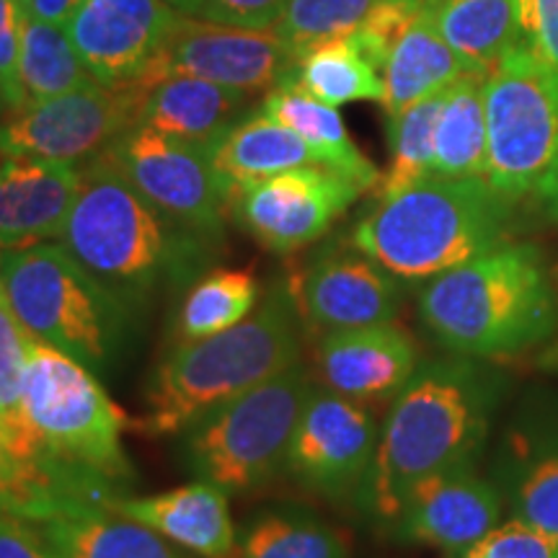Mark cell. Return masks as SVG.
I'll use <instances>...</instances> for the list:
<instances>
[{"label":"cell","mask_w":558,"mask_h":558,"mask_svg":"<svg viewBox=\"0 0 558 558\" xmlns=\"http://www.w3.org/2000/svg\"><path fill=\"white\" fill-rule=\"evenodd\" d=\"M58 241L132 311L166 284L184 282L213 243L160 213L104 156L83 163Z\"/></svg>","instance_id":"cell-1"},{"label":"cell","mask_w":558,"mask_h":558,"mask_svg":"<svg viewBox=\"0 0 558 558\" xmlns=\"http://www.w3.org/2000/svg\"><path fill=\"white\" fill-rule=\"evenodd\" d=\"M418 318L460 357H512L554 337L558 303L541 251L507 241L427 279Z\"/></svg>","instance_id":"cell-2"},{"label":"cell","mask_w":558,"mask_h":558,"mask_svg":"<svg viewBox=\"0 0 558 558\" xmlns=\"http://www.w3.org/2000/svg\"><path fill=\"white\" fill-rule=\"evenodd\" d=\"M300 316L288 284H271L241 324L179 341L148 388V411L132 422L143 435H181L213 409L300 362Z\"/></svg>","instance_id":"cell-3"},{"label":"cell","mask_w":558,"mask_h":558,"mask_svg":"<svg viewBox=\"0 0 558 558\" xmlns=\"http://www.w3.org/2000/svg\"><path fill=\"white\" fill-rule=\"evenodd\" d=\"M486 432V390L469 362H432L393 399L360 499L375 518H399L411 488L473 463Z\"/></svg>","instance_id":"cell-4"},{"label":"cell","mask_w":558,"mask_h":558,"mask_svg":"<svg viewBox=\"0 0 558 558\" xmlns=\"http://www.w3.org/2000/svg\"><path fill=\"white\" fill-rule=\"evenodd\" d=\"M26 414L47 465L70 501L109 507L124 497L132 465L122 445L130 416L86 365L34 339L26 362Z\"/></svg>","instance_id":"cell-5"},{"label":"cell","mask_w":558,"mask_h":558,"mask_svg":"<svg viewBox=\"0 0 558 558\" xmlns=\"http://www.w3.org/2000/svg\"><path fill=\"white\" fill-rule=\"evenodd\" d=\"M512 205L486 179L429 177L369 209L352 246L401 282H427L507 243Z\"/></svg>","instance_id":"cell-6"},{"label":"cell","mask_w":558,"mask_h":558,"mask_svg":"<svg viewBox=\"0 0 558 558\" xmlns=\"http://www.w3.org/2000/svg\"><path fill=\"white\" fill-rule=\"evenodd\" d=\"M0 288L13 316L34 339L107 375L122 354L132 311L62 243L3 248Z\"/></svg>","instance_id":"cell-7"},{"label":"cell","mask_w":558,"mask_h":558,"mask_svg":"<svg viewBox=\"0 0 558 558\" xmlns=\"http://www.w3.org/2000/svg\"><path fill=\"white\" fill-rule=\"evenodd\" d=\"M303 362L259 383L194 422L184 435V463L194 476L243 494L284 469L303 409L313 396Z\"/></svg>","instance_id":"cell-8"},{"label":"cell","mask_w":558,"mask_h":558,"mask_svg":"<svg viewBox=\"0 0 558 558\" xmlns=\"http://www.w3.org/2000/svg\"><path fill=\"white\" fill-rule=\"evenodd\" d=\"M484 104L488 186L543 199L558 184V78L518 41L486 75Z\"/></svg>","instance_id":"cell-9"},{"label":"cell","mask_w":558,"mask_h":558,"mask_svg":"<svg viewBox=\"0 0 558 558\" xmlns=\"http://www.w3.org/2000/svg\"><path fill=\"white\" fill-rule=\"evenodd\" d=\"M101 156L160 213L202 239L220 241L230 192L215 171L207 145L135 124Z\"/></svg>","instance_id":"cell-10"},{"label":"cell","mask_w":558,"mask_h":558,"mask_svg":"<svg viewBox=\"0 0 558 558\" xmlns=\"http://www.w3.org/2000/svg\"><path fill=\"white\" fill-rule=\"evenodd\" d=\"M137 114V88H109L90 81L70 94L11 111L0 128V153L81 166L135 128Z\"/></svg>","instance_id":"cell-11"},{"label":"cell","mask_w":558,"mask_h":558,"mask_svg":"<svg viewBox=\"0 0 558 558\" xmlns=\"http://www.w3.org/2000/svg\"><path fill=\"white\" fill-rule=\"evenodd\" d=\"M360 194L341 173L303 166L233 186L228 213L259 246L292 254L329 233Z\"/></svg>","instance_id":"cell-12"},{"label":"cell","mask_w":558,"mask_h":558,"mask_svg":"<svg viewBox=\"0 0 558 558\" xmlns=\"http://www.w3.org/2000/svg\"><path fill=\"white\" fill-rule=\"evenodd\" d=\"M295 62L275 29L207 24L181 13L143 86L166 75H194L251 96L282 86Z\"/></svg>","instance_id":"cell-13"},{"label":"cell","mask_w":558,"mask_h":558,"mask_svg":"<svg viewBox=\"0 0 558 558\" xmlns=\"http://www.w3.org/2000/svg\"><path fill=\"white\" fill-rule=\"evenodd\" d=\"M378 439V424L365 403L316 388L292 435L284 469L320 497L347 499L365 488Z\"/></svg>","instance_id":"cell-14"},{"label":"cell","mask_w":558,"mask_h":558,"mask_svg":"<svg viewBox=\"0 0 558 558\" xmlns=\"http://www.w3.org/2000/svg\"><path fill=\"white\" fill-rule=\"evenodd\" d=\"M179 16L166 0H83L65 32L90 78L109 88H137Z\"/></svg>","instance_id":"cell-15"},{"label":"cell","mask_w":558,"mask_h":558,"mask_svg":"<svg viewBox=\"0 0 558 558\" xmlns=\"http://www.w3.org/2000/svg\"><path fill=\"white\" fill-rule=\"evenodd\" d=\"M288 288L300 324L316 337L388 324L403 303L401 279L360 248L316 256L290 277Z\"/></svg>","instance_id":"cell-16"},{"label":"cell","mask_w":558,"mask_h":558,"mask_svg":"<svg viewBox=\"0 0 558 558\" xmlns=\"http://www.w3.org/2000/svg\"><path fill=\"white\" fill-rule=\"evenodd\" d=\"M499 514L497 488L473 471V463H460L411 488L390 533L416 546L469 550L497 527Z\"/></svg>","instance_id":"cell-17"},{"label":"cell","mask_w":558,"mask_h":558,"mask_svg":"<svg viewBox=\"0 0 558 558\" xmlns=\"http://www.w3.org/2000/svg\"><path fill=\"white\" fill-rule=\"evenodd\" d=\"M313 365L320 383L357 403L396 399L418 369V347L399 324L362 326L318 337Z\"/></svg>","instance_id":"cell-18"},{"label":"cell","mask_w":558,"mask_h":558,"mask_svg":"<svg viewBox=\"0 0 558 558\" xmlns=\"http://www.w3.org/2000/svg\"><path fill=\"white\" fill-rule=\"evenodd\" d=\"M83 169L37 156L0 158V248L60 239Z\"/></svg>","instance_id":"cell-19"},{"label":"cell","mask_w":558,"mask_h":558,"mask_svg":"<svg viewBox=\"0 0 558 558\" xmlns=\"http://www.w3.org/2000/svg\"><path fill=\"white\" fill-rule=\"evenodd\" d=\"M228 497L220 486L197 478L194 484L150 497H120L109 509L156 530L166 541L199 558H233L239 538Z\"/></svg>","instance_id":"cell-20"},{"label":"cell","mask_w":558,"mask_h":558,"mask_svg":"<svg viewBox=\"0 0 558 558\" xmlns=\"http://www.w3.org/2000/svg\"><path fill=\"white\" fill-rule=\"evenodd\" d=\"M32 522L54 558H192L156 530L88 501H70Z\"/></svg>","instance_id":"cell-21"},{"label":"cell","mask_w":558,"mask_h":558,"mask_svg":"<svg viewBox=\"0 0 558 558\" xmlns=\"http://www.w3.org/2000/svg\"><path fill=\"white\" fill-rule=\"evenodd\" d=\"M137 90V124H148L166 135L207 148L241 120L248 104V94L243 90L218 86L194 75H166Z\"/></svg>","instance_id":"cell-22"},{"label":"cell","mask_w":558,"mask_h":558,"mask_svg":"<svg viewBox=\"0 0 558 558\" xmlns=\"http://www.w3.org/2000/svg\"><path fill=\"white\" fill-rule=\"evenodd\" d=\"M469 65L445 41L437 29L432 5L424 0L422 9L390 50L383 68V109L388 120L414 107L416 101L439 94L469 73Z\"/></svg>","instance_id":"cell-23"},{"label":"cell","mask_w":558,"mask_h":558,"mask_svg":"<svg viewBox=\"0 0 558 558\" xmlns=\"http://www.w3.org/2000/svg\"><path fill=\"white\" fill-rule=\"evenodd\" d=\"M262 111L303 137L308 148L318 156L320 166L341 173L352 184H357L362 192L380 184L378 169L354 145L337 107L313 99L311 94L292 86V83H282V86L269 90L262 104Z\"/></svg>","instance_id":"cell-24"},{"label":"cell","mask_w":558,"mask_h":558,"mask_svg":"<svg viewBox=\"0 0 558 558\" xmlns=\"http://www.w3.org/2000/svg\"><path fill=\"white\" fill-rule=\"evenodd\" d=\"M207 150L228 192L246 181L267 179L290 169H303V166H320L318 156L303 137L271 120L264 111L243 114Z\"/></svg>","instance_id":"cell-25"},{"label":"cell","mask_w":558,"mask_h":558,"mask_svg":"<svg viewBox=\"0 0 558 558\" xmlns=\"http://www.w3.org/2000/svg\"><path fill=\"white\" fill-rule=\"evenodd\" d=\"M488 73L469 70L445 90L435 128V163L432 177L484 179L486 177V104Z\"/></svg>","instance_id":"cell-26"},{"label":"cell","mask_w":558,"mask_h":558,"mask_svg":"<svg viewBox=\"0 0 558 558\" xmlns=\"http://www.w3.org/2000/svg\"><path fill=\"white\" fill-rule=\"evenodd\" d=\"M437 29L471 70L492 73L520 41L518 0H427Z\"/></svg>","instance_id":"cell-27"},{"label":"cell","mask_w":558,"mask_h":558,"mask_svg":"<svg viewBox=\"0 0 558 558\" xmlns=\"http://www.w3.org/2000/svg\"><path fill=\"white\" fill-rule=\"evenodd\" d=\"M233 558H352V546L311 509L279 507L248 522Z\"/></svg>","instance_id":"cell-28"},{"label":"cell","mask_w":558,"mask_h":558,"mask_svg":"<svg viewBox=\"0 0 558 558\" xmlns=\"http://www.w3.org/2000/svg\"><path fill=\"white\" fill-rule=\"evenodd\" d=\"M284 83L303 88L313 99L331 104V107L383 99L380 70L362 54L349 34L300 54L295 70Z\"/></svg>","instance_id":"cell-29"},{"label":"cell","mask_w":558,"mask_h":558,"mask_svg":"<svg viewBox=\"0 0 558 558\" xmlns=\"http://www.w3.org/2000/svg\"><path fill=\"white\" fill-rule=\"evenodd\" d=\"M262 288L251 269H213L181 300L177 329L181 341L205 339L241 324L259 305Z\"/></svg>","instance_id":"cell-30"},{"label":"cell","mask_w":558,"mask_h":558,"mask_svg":"<svg viewBox=\"0 0 558 558\" xmlns=\"http://www.w3.org/2000/svg\"><path fill=\"white\" fill-rule=\"evenodd\" d=\"M19 73L26 104L70 94L94 81L83 68L65 26L47 24L32 16H26L24 24Z\"/></svg>","instance_id":"cell-31"},{"label":"cell","mask_w":558,"mask_h":558,"mask_svg":"<svg viewBox=\"0 0 558 558\" xmlns=\"http://www.w3.org/2000/svg\"><path fill=\"white\" fill-rule=\"evenodd\" d=\"M448 90V88H445ZM445 90L416 101L414 107L388 120L390 140V169L378 184V199L393 197L418 181L432 177L435 163V128L442 109Z\"/></svg>","instance_id":"cell-32"},{"label":"cell","mask_w":558,"mask_h":558,"mask_svg":"<svg viewBox=\"0 0 558 558\" xmlns=\"http://www.w3.org/2000/svg\"><path fill=\"white\" fill-rule=\"evenodd\" d=\"M386 0H288L275 32L300 58L324 41L347 37Z\"/></svg>","instance_id":"cell-33"},{"label":"cell","mask_w":558,"mask_h":558,"mask_svg":"<svg viewBox=\"0 0 558 558\" xmlns=\"http://www.w3.org/2000/svg\"><path fill=\"white\" fill-rule=\"evenodd\" d=\"M512 505L522 522L558 535V450L522 476Z\"/></svg>","instance_id":"cell-34"},{"label":"cell","mask_w":558,"mask_h":558,"mask_svg":"<svg viewBox=\"0 0 558 558\" xmlns=\"http://www.w3.org/2000/svg\"><path fill=\"white\" fill-rule=\"evenodd\" d=\"M463 558H558V535L518 518L486 533L469 550H463Z\"/></svg>","instance_id":"cell-35"},{"label":"cell","mask_w":558,"mask_h":558,"mask_svg":"<svg viewBox=\"0 0 558 558\" xmlns=\"http://www.w3.org/2000/svg\"><path fill=\"white\" fill-rule=\"evenodd\" d=\"M288 0H181L184 16L239 29H275Z\"/></svg>","instance_id":"cell-36"},{"label":"cell","mask_w":558,"mask_h":558,"mask_svg":"<svg viewBox=\"0 0 558 558\" xmlns=\"http://www.w3.org/2000/svg\"><path fill=\"white\" fill-rule=\"evenodd\" d=\"M24 24V0H0V96L9 104V111H16L26 104L19 73Z\"/></svg>","instance_id":"cell-37"},{"label":"cell","mask_w":558,"mask_h":558,"mask_svg":"<svg viewBox=\"0 0 558 558\" xmlns=\"http://www.w3.org/2000/svg\"><path fill=\"white\" fill-rule=\"evenodd\" d=\"M520 41L558 78V0H518Z\"/></svg>","instance_id":"cell-38"},{"label":"cell","mask_w":558,"mask_h":558,"mask_svg":"<svg viewBox=\"0 0 558 558\" xmlns=\"http://www.w3.org/2000/svg\"><path fill=\"white\" fill-rule=\"evenodd\" d=\"M0 558H54V554L32 520L0 509Z\"/></svg>","instance_id":"cell-39"},{"label":"cell","mask_w":558,"mask_h":558,"mask_svg":"<svg viewBox=\"0 0 558 558\" xmlns=\"http://www.w3.org/2000/svg\"><path fill=\"white\" fill-rule=\"evenodd\" d=\"M83 0H24L26 16L47 21V24L65 26V21L73 16Z\"/></svg>","instance_id":"cell-40"},{"label":"cell","mask_w":558,"mask_h":558,"mask_svg":"<svg viewBox=\"0 0 558 558\" xmlns=\"http://www.w3.org/2000/svg\"><path fill=\"white\" fill-rule=\"evenodd\" d=\"M13 494V469H11V460L5 456L3 445H0V509L9 505Z\"/></svg>","instance_id":"cell-41"},{"label":"cell","mask_w":558,"mask_h":558,"mask_svg":"<svg viewBox=\"0 0 558 558\" xmlns=\"http://www.w3.org/2000/svg\"><path fill=\"white\" fill-rule=\"evenodd\" d=\"M543 202H546V209H548L550 218L558 220V184L546 194V197H543Z\"/></svg>","instance_id":"cell-42"},{"label":"cell","mask_w":558,"mask_h":558,"mask_svg":"<svg viewBox=\"0 0 558 558\" xmlns=\"http://www.w3.org/2000/svg\"><path fill=\"white\" fill-rule=\"evenodd\" d=\"M543 365H546V367H558V344H554L546 354H543Z\"/></svg>","instance_id":"cell-43"},{"label":"cell","mask_w":558,"mask_h":558,"mask_svg":"<svg viewBox=\"0 0 558 558\" xmlns=\"http://www.w3.org/2000/svg\"><path fill=\"white\" fill-rule=\"evenodd\" d=\"M5 111H9V104H5V101H3V96H0V117H3Z\"/></svg>","instance_id":"cell-44"},{"label":"cell","mask_w":558,"mask_h":558,"mask_svg":"<svg viewBox=\"0 0 558 558\" xmlns=\"http://www.w3.org/2000/svg\"><path fill=\"white\" fill-rule=\"evenodd\" d=\"M166 3H171V5H173V9H177V5L181 3V0H166Z\"/></svg>","instance_id":"cell-45"},{"label":"cell","mask_w":558,"mask_h":558,"mask_svg":"<svg viewBox=\"0 0 558 558\" xmlns=\"http://www.w3.org/2000/svg\"><path fill=\"white\" fill-rule=\"evenodd\" d=\"M0 262H3V248H0Z\"/></svg>","instance_id":"cell-46"},{"label":"cell","mask_w":558,"mask_h":558,"mask_svg":"<svg viewBox=\"0 0 558 558\" xmlns=\"http://www.w3.org/2000/svg\"><path fill=\"white\" fill-rule=\"evenodd\" d=\"M0 158H3V153H0Z\"/></svg>","instance_id":"cell-47"}]
</instances>
